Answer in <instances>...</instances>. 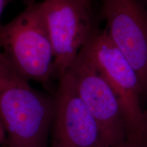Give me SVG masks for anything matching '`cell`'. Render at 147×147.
<instances>
[{
    "label": "cell",
    "mask_w": 147,
    "mask_h": 147,
    "mask_svg": "<svg viewBox=\"0 0 147 147\" xmlns=\"http://www.w3.org/2000/svg\"><path fill=\"white\" fill-rule=\"evenodd\" d=\"M115 147H131V146H130L129 144H128L127 142L125 143V144H122V145H120V146H115Z\"/></svg>",
    "instance_id": "8fae6325"
},
{
    "label": "cell",
    "mask_w": 147,
    "mask_h": 147,
    "mask_svg": "<svg viewBox=\"0 0 147 147\" xmlns=\"http://www.w3.org/2000/svg\"><path fill=\"white\" fill-rule=\"evenodd\" d=\"M105 78L120 104L127 131V142L140 147L143 131L142 90L136 72L112 42L106 29L94 30L82 48Z\"/></svg>",
    "instance_id": "3957f363"
},
{
    "label": "cell",
    "mask_w": 147,
    "mask_h": 147,
    "mask_svg": "<svg viewBox=\"0 0 147 147\" xmlns=\"http://www.w3.org/2000/svg\"><path fill=\"white\" fill-rule=\"evenodd\" d=\"M5 141H6V134L2 124L0 122V146L5 144Z\"/></svg>",
    "instance_id": "30bf717a"
},
{
    "label": "cell",
    "mask_w": 147,
    "mask_h": 147,
    "mask_svg": "<svg viewBox=\"0 0 147 147\" xmlns=\"http://www.w3.org/2000/svg\"><path fill=\"white\" fill-rule=\"evenodd\" d=\"M0 147H9L8 145L7 144H3V145H1V146H0Z\"/></svg>",
    "instance_id": "4fadbf2b"
},
{
    "label": "cell",
    "mask_w": 147,
    "mask_h": 147,
    "mask_svg": "<svg viewBox=\"0 0 147 147\" xmlns=\"http://www.w3.org/2000/svg\"><path fill=\"white\" fill-rule=\"evenodd\" d=\"M41 7L54 55V78L72 65L95 29L91 2L86 0H44Z\"/></svg>",
    "instance_id": "277c9868"
},
{
    "label": "cell",
    "mask_w": 147,
    "mask_h": 147,
    "mask_svg": "<svg viewBox=\"0 0 147 147\" xmlns=\"http://www.w3.org/2000/svg\"><path fill=\"white\" fill-rule=\"evenodd\" d=\"M55 97L33 88L0 51V122L9 147H49Z\"/></svg>",
    "instance_id": "6da1fadb"
},
{
    "label": "cell",
    "mask_w": 147,
    "mask_h": 147,
    "mask_svg": "<svg viewBox=\"0 0 147 147\" xmlns=\"http://www.w3.org/2000/svg\"><path fill=\"white\" fill-rule=\"evenodd\" d=\"M86 1H89V2L91 3V0H86Z\"/></svg>",
    "instance_id": "5bb4252c"
},
{
    "label": "cell",
    "mask_w": 147,
    "mask_h": 147,
    "mask_svg": "<svg viewBox=\"0 0 147 147\" xmlns=\"http://www.w3.org/2000/svg\"><path fill=\"white\" fill-rule=\"evenodd\" d=\"M140 147H147V110L143 111V131Z\"/></svg>",
    "instance_id": "ba28073f"
},
{
    "label": "cell",
    "mask_w": 147,
    "mask_h": 147,
    "mask_svg": "<svg viewBox=\"0 0 147 147\" xmlns=\"http://www.w3.org/2000/svg\"><path fill=\"white\" fill-rule=\"evenodd\" d=\"M143 1H144V3H145L144 7L146 8V9L147 10V0H143Z\"/></svg>",
    "instance_id": "7c38bea8"
},
{
    "label": "cell",
    "mask_w": 147,
    "mask_h": 147,
    "mask_svg": "<svg viewBox=\"0 0 147 147\" xmlns=\"http://www.w3.org/2000/svg\"><path fill=\"white\" fill-rule=\"evenodd\" d=\"M13 0H0V21H1V15H2V13L3 12V10H4V9L5 7H6V5L8 4L9 3H10L11 1H12ZM27 1L29 2H30V1H29V0H27ZM1 22H0V26H1Z\"/></svg>",
    "instance_id": "9c48e42d"
},
{
    "label": "cell",
    "mask_w": 147,
    "mask_h": 147,
    "mask_svg": "<svg viewBox=\"0 0 147 147\" xmlns=\"http://www.w3.org/2000/svg\"><path fill=\"white\" fill-rule=\"evenodd\" d=\"M49 147H108L69 71L59 78Z\"/></svg>",
    "instance_id": "8992f818"
},
{
    "label": "cell",
    "mask_w": 147,
    "mask_h": 147,
    "mask_svg": "<svg viewBox=\"0 0 147 147\" xmlns=\"http://www.w3.org/2000/svg\"><path fill=\"white\" fill-rule=\"evenodd\" d=\"M0 51L24 78L51 91L54 55L41 3L32 0L12 21L1 25Z\"/></svg>",
    "instance_id": "7a4b0ae2"
},
{
    "label": "cell",
    "mask_w": 147,
    "mask_h": 147,
    "mask_svg": "<svg viewBox=\"0 0 147 147\" xmlns=\"http://www.w3.org/2000/svg\"><path fill=\"white\" fill-rule=\"evenodd\" d=\"M110 39L138 76L147 97V10L139 0H102Z\"/></svg>",
    "instance_id": "52a82bcc"
},
{
    "label": "cell",
    "mask_w": 147,
    "mask_h": 147,
    "mask_svg": "<svg viewBox=\"0 0 147 147\" xmlns=\"http://www.w3.org/2000/svg\"><path fill=\"white\" fill-rule=\"evenodd\" d=\"M68 71L72 75L80 98L98 125L108 147L127 142L125 123L118 99L83 49Z\"/></svg>",
    "instance_id": "5b68a950"
}]
</instances>
